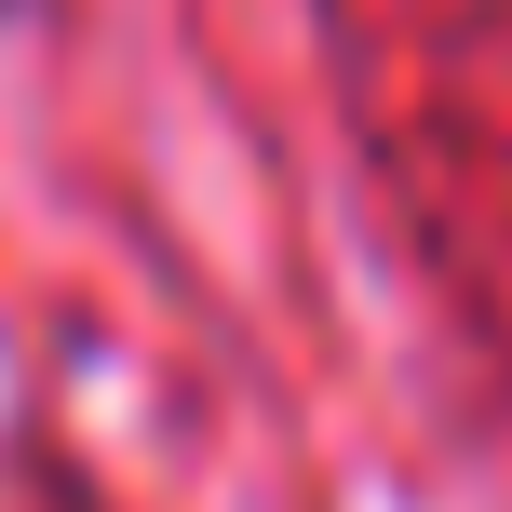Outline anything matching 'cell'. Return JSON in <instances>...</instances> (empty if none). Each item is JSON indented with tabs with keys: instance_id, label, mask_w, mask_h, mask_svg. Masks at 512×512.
<instances>
[{
	"instance_id": "1",
	"label": "cell",
	"mask_w": 512,
	"mask_h": 512,
	"mask_svg": "<svg viewBox=\"0 0 512 512\" xmlns=\"http://www.w3.org/2000/svg\"><path fill=\"white\" fill-rule=\"evenodd\" d=\"M0 14H14V0H0Z\"/></svg>"
}]
</instances>
